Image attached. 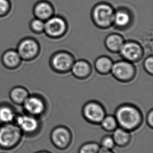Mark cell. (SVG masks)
<instances>
[{"mask_svg": "<svg viewBox=\"0 0 153 153\" xmlns=\"http://www.w3.org/2000/svg\"><path fill=\"white\" fill-rule=\"evenodd\" d=\"M118 126L130 132L137 130L143 121V114L139 108L130 103L119 106L114 114Z\"/></svg>", "mask_w": 153, "mask_h": 153, "instance_id": "cell-1", "label": "cell"}, {"mask_svg": "<svg viewBox=\"0 0 153 153\" xmlns=\"http://www.w3.org/2000/svg\"><path fill=\"white\" fill-rule=\"evenodd\" d=\"M24 137L14 122L0 124V149L10 151L16 149L22 143Z\"/></svg>", "mask_w": 153, "mask_h": 153, "instance_id": "cell-2", "label": "cell"}, {"mask_svg": "<svg viewBox=\"0 0 153 153\" xmlns=\"http://www.w3.org/2000/svg\"><path fill=\"white\" fill-rule=\"evenodd\" d=\"M115 10L110 4L100 2L94 6L91 10L92 21L100 29H107L113 26Z\"/></svg>", "mask_w": 153, "mask_h": 153, "instance_id": "cell-3", "label": "cell"}, {"mask_svg": "<svg viewBox=\"0 0 153 153\" xmlns=\"http://www.w3.org/2000/svg\"><path fill=\"white\" fill-rule=\"evenodd\" d=\"M14 123L16 124L24 137H33L39 133L42 129L40 118L23 112L17 114Z\"/></svg>", "mask_w": 153, "mask_h": 153, "instance_id": "cell-4", "label": "cell"}, {"mask_svg": "<svg viewBox=\"0 0 153 153\" xmlns=\"http://www.w3.org/2000/svg\"><path fill=\"white\" fill-rule=\"evenodd\" d=\"M22 60L26 62L35 60L40 53V45L35 38H24L19 42L16 49Z\"/></svg>", "mask_w": 153, "mask_h": 153, "instance_id": "cell-5", "label": "cell"}, {"mask_svg": "<svg viewBox=\"0 0 153 153\" xmlns=\"http://www.w3.org/2000/svg\"><path fill=\"white\" fill-rule=\"evenodd\" d=\"M110 73L117 81L128 83L134 79L137 69L133 63L123 59L114 62Z\"/></svg>", "mask_w": 153, "mask_h": 153, "instance_id": "cell-6", "label": "cell"}, {"mask_svg": "<svg viewBox=\"0 0 153 153\" xmlns=\"http://www.w3.org/2000/svg\"><path fill=\"white\" fill-rule=\"evenodd\" d=\"M74 62V56L72 54L66 51H60L51 56L50 65L54 72L63 74L71 71Z\"/></svg>", "mask_w": 153, "mask_h": 153, "instance_id": "cell-7", "label": "cell"}, {"mask_svg": "<svg viewBox=\"0 0 153 153\" xmlns=\"http://www.w3.org/2000/svg\"><path fill=\"white\" fill-rule=\"evenodd\" d=\"M50 141L56 149L65 151L72 143L73 135L70 130L65 126L55 127L50 133Z\"/></svg>", "mask_w": 153, "mask_h": 153, "instance_id": "cell-8", "label": "cell"}, {"mask_svg": "<svg viewBox=\"0 0 153 153\" xmlns=\"http://www.w3.org/2000/svg\"><path fill=\"white\" fill-rule=\"evenodd\" d=\"M22 107L23 112L39 118L45 114L47 109L45 98L37 94H30Z\"/></svg>", "mask_w": 153, "mask_h": 153, "instance_id": "cell-9", "label": "cell"}, {"mask_svg": "<svg viewBox=\"0 0 153 153\" xmlns=\"http://www.w3.org/2000/svg\"><path fill=\"white\" fill-rule=\"evenodd\" d=\"M68 28V23L64 18L53 15L45 21L44 33L50 38L58 39L65 35Z\"/></svg>", "mask_w": 153, "mask_h": 153, "instance_id": "cell-10", "label": "cell"}, {"mask_svg": "<svg viewBox=\"0 0 153 153\" xmlns=\"http://www.w3.org/2000/svg\"><path fill=\"white\" fill-rule=\"evenodd\" d=\"M82 114L87 122L91 124H100L106 116V112L105 109L100 102L91 101L83 106Z\"/></svg>", "mask_w": 153, "mask_h": 153, "instance_id": "cell-11", "label": "cell"}, {"mask_svg": "<svg viewBox=\"0 0 153 153\" xmlns=\"http://www.w3.org/2000/svg\"><path fill=\"white\" fill-rule=\"evenodd\" d=\"M119 52L123 60L133 63L141 60L144 54V50L141 44L132 40L124 42Z\"/></svg>", "mask_w": 153, "mask_h": 153, "instance_id": "cell-12", "label": "cell"}, {"mask_svg": "<svg viewBox=\"0 0 153 153\" xmlns=\"http://www.w3.org/2000/svg\"><path fill=\"white\" fill-rule=\"evenodd\" d=\"M133 20V17L130 10L125 7H120L115 10L113 26L119 30H126L132 24Z\"/></svg>", "mask_w": 153, "mask_h": 153, "instance_id": "cell-13", "label": "cell"}, {"mask_svg": "<svg viewBox=\"0 0 153 153\" xmlns=\"http://www.w3.org/2000/svg\"><path fill=\"white\" fill-rule=\"evenodd\" d=\"M33 13L35 17L45 22L53 16L54 8L50 2L41 0L34 5Z\"/></svg>", "mask_w": 153, "mask_h": 153, "instance_id": "cell-14", "label": "cell"}, {"mask_svg": "<svg viewBox=\"0 0 153 153\" xmlns=\"http://www.w3.org/2000/svg\"><path fill=\"white\" fill-rule=\"evenodd\" d=\"M1 62L5 68L14 70L20 67L23 60L19 56L16 49H10L2 54Z\"/></svg>", "mask_w": 153, "mask_h": 153, "instance_id": "cell-15", "label": "cell"}, {"mask_svg": "<svg viewBox=\"0 0 153 153\" xmlns=\"http://www.w3.org/2000/svg\"><path fill=\"white\" fill-rule=\"evenodd\" d=\"M71 71L75 77L85 79L91 76L92 68L91 65L86 60H79L75 61Z\"/></svg>", "mask_w": 153, "mask_h": 153, "instance_id": "cell-16", "label": "cell"}, {"mask_svg": "<svg viewBox=\"0 0 153 153\" xmlns=\"http://www.w3.org/2000/svg\"><path fill=\"white\" fill-rule=\"evenodd\" d=\"M17 112L15 108L7 102H0V124L14 122Z\"/></svg>", "mask_w": 153, "mask_h": 153, "instance_id": "cell-17", "label": "cell"}, {"mask_svg": "<svg viewBox=\"0 0 153 153\" xmlns=\"http://www.w3.org/2000/svg\"><path fill=\"white\" fill-rule=\"evenodd\" d=\"M29 95V91L26 88L22 86H16L10 89L9 97L13 103L22 106Z\"/></svg>", "mask_w": 153, "mask_h": 153, "instance_id": "cell-18", "label": "cell"}, {"mask_svg": "<svg viewBox=\"0 0 153 153\" xmlns=\"http://www.w3.org/2000/svg\"><path fill=\"white\" fill-rule=\"evenodd\" d=\"M124 42V38L122 35L119 33H112L105 38V45L108 51L112 53H117L120 51Z\"/></svg>", "mask_w": 153, "mask_h": 153, "instance_id": "cell-19", "label": "cell"}, {"mask_svg": "<svg viewBox=\"0 0 153 153\" xmlns=\"http://www.w3.org/2000/svg\"><path fill=\"white\" fill-rule=\"evenodd\" d=\"M112 137L116 146L122 148L128 146L132 140L131 132L120 127H118L114 131Z\"/></svg>", "mask_w": 153, "mask_h": 153, "instance_id": "cell-20", "label": "cell"}, {"mask_svg": "<svg viewBox=\"0 0 153 153\" xmlns=\"http://www.w3.org/2000/svg\"><path fill=\"white\" fill-rule=\"evenodd\" d=\"M113 64V61L109 56H100L95 60L94 67L100 74L107 75L111 72Z\"/></svg>", "mask_w": 153, "mask_h": 153, "instance_id": "cell-21", "label": "cell"}, {"mask_svg": "<svg viewBox=\"0 0 153 153\" xmlns=\"http://www.w3.org/2000/svg\"><path fill=\"white\" fill-rule=\"evenodd\" d=\"M100 125L103 130L108 132H113L119 127L114 116L111 115H106L100 122Z\"/></svg>", "mask_w": 153, "mask_h": 153, "instance_id": "cell-22", "label": "cell"}, {"mask_svg": "<svg viewBox=\"0 0 153 153\" xmlns=\"http://www.w3.org/2000/svg\"><path fill=\"white\" fill-rule=\"evenodd\" d=\"M100 149V143L94 141L88 142L81 145L78 153H98Z\"/></svg>", "mask_w": 153, "mask_h": 153, "instance_id": "cell-23", "label": "cell"}, {"mask_svg": "<svg viewBox=\"0 0 153 153\" xmlns=\"http://www.w3.org/2000/svg\"><path fill=\"white\" fill-rule=\"evenodd\" d=\"M45 22L40 19L34 17L29 23V28L33 33L36 34L43 33L45 29Z\"/></svg>", "mask_w": 153, "mask_h": 153, "instance_id": "cell-24", "label": "cell"}, {"mask_svg": "<svg viewBox=\"0 0 153 153\" xmlns=\"http://www.w3.org/2000/svg\"><path fill=\"white\" fill-rule=\"evenodd\" d=\"M12 3L10 0H0V18H4L10 14Z\"/></svg>", "mask_w": 153, "mask_h": 153, "instance_id": "cell-25", "label": "cell"}, {"mask_svg": "<svg viewBox=\"0 0 153 153\" xmlns=\"http://www.w3.org/2000/svg\"><path fill=\"white\" fill-rule=\"evenodd\" d=\"M100 144V147L102 149L109 150H113L116 146L113 137L112 135H106L102 137Z\"/></svg>", "mask_w": 153, "mask_h": 153, "instance_id": "cell-26", "label": "cell"}, {"mask_svg": "<svg viewBox=\"0 0 153 153\" xmlns=\"http://www.w3.org/2000/svg\"><path fill=\"white\" fill-rule=\"evenodd\" d=\"M143 67L145 71L149 74H153V57L152 56H147L143 62Z\"/></svg>", "mask_w": 153, "mask_h": 153, "instance_id": "cell-27", "label": "cell"}, {"mask_svg": "<svg viewBox=\"0 0 153 153\" xmlns=\"http://www.w3.org/2000/svg\"><path fill=\"white\" fill-rule=\"evenodd\" d=\"M146 122L148 126L150 128H153V110L152 109L149 111L146 116Z\"/></svg>", "mask_w": 153, "mask_h": 153, "instance_id": "cell-28", "label": "cell"}, {"mask_svg": "<svg viewBox=\"0 0 153 153\" xmlns=\"http://www.w3.org/2000/svg\"><path fill=\"white\" fill-rule=\"evenodd\" d=\"M98 153H115L113 151V150H109V149H103L101 148Z\"/></svg>", "mask_w": 153, "mask_h": 153, "instance_id": "cell-29", "label": "cell"}, {"mask_svg": "<svg viewBox=\"0 0 153 153\" xmlns=\"http://www.w3.org/2000/svg\"><path fill=\"white\" fill-rule=\"evenodd\" d=\"M35 153H52L46 150H42V151H39L36 152Z\"/></svg>", "mask_w": 153, "mask_h": 153, "instance_id": "cell-30", "label": "cell"}]
</instances>
